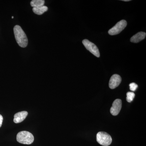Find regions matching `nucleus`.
Instances as JSON below:
<instances>
[{
  "instance_id": "1",
  "label": "nucleus",
  "mask_w": 146,
  "mask_h": 146,
  "mask_svg": "<svg viewBox=\"0 0 146 146\" xmlns=\"http://www.w3.org/2000/svg\"><path fill=\"white\" fill-rule=\"evenodd\" d=\"M13 32L16 42L22 48H25L28 44V40L26 34L20 26H15L13 28Z\"/></svg>"
},
{
  "instance_id": "2",
  "label": "nucleus",
  "mask_w": 146,
  "mask_h": 146,
  "mask_svg": "<svg viewBox=\"0 0 146 146\" xmlns=\"http://www.w3.org/2000/svg\"><path fill=\"white\" fill-rule=\"evenodd\" d=\"M16 140L20 143L30 145L34 141V136L31 133L27 131L19 132L16 136Z\"/></svg>"
},
{
  "instance_id": "3",
  "label": "nucleus",
  "mask_w": 146,
  "mask_h": 146,
  "mask_svg": "<svg viewBox=\"0 0 146 146\" xmlns=\"http://www.w3.org/2000/svg\"><path fill=\"white\" fill-rule=\"evenodd\" d=\"M96 140L99 144L103 146H109L112 142L111 136L104 131H100L97 133Z\"/></svg>"
},
{
  "instance_id": "4",
  "label": "nucleus",
  "mask_w": 146,
  "mask_h": 146,
  "mask_svg": "<svg viewBox=\"0 0 146 146\" xmlns=\"http://www.w3.org/2000/svg\"><path fill=\"white\" fill-rule=\"evenodd\" d=\"M127 25V23L126 21L125 20H121L108 31V33L111 35L119 34L125 28Z\"/></svg>"
},
{
  "instance_id": "5",
  "label": "nucleus",
  "mask_w": 146,
  "mask_h": 146,
  "mask_svg": "<svg viewBox=\"0 0 146 146\" xmlns=\"http://www.w3.org/2000/svg\"><path fill=\"white\" fill-rule=\"evenodd\" d=\"M84 46L85 48L97 57H100V53L99 50L95 44L88 40L84 39L82 41Z\"/></svg>"
},
{
  "instance_id": "6",
  "label": "nucleus",
  "mask_w": 146,
  "mask_h": 146,
  "mask_svg": "<svg viewBox=\"0 0 146 146\" xmlns=\"http://www.w3.org/2000/svg\"><path fill=\"white\" fill-rule=\"evenodd\" d=\"M122 101L117 99L115 100L112 104V106L110 109L111 114L113 116H117L120 112L122 108Z\"/></svg>"
},
{
  "instance_id": "7",
  "label": "nucleus",
  "mask_w": 146,
  "mask_h": 146,
  "mask_svg": "<svg viewBox=\"0 0 146 146\" xmlns=\"http://www.w3.org/2000/svg\"><path fill=\"white\" fill-rule=\"evenodd\" d=\"M121 78L119 75H113L110 79L109 83L110 88L111 89H114L119 85L121 82Z\"/></svg>"
},
{
  "instance_id": "8",
  "label": "nucleus",
  "mask_w": 146,
  "mask_h": 146,
  "mask_svg": "<svg viewBox=\"0 0 146 146\" xmlns=\"http://www.w3.org/2000/svg\"><path fill=\"white\" fill-rule=\"evenodd\" d=\"M28 113L27 111H22L16 113L14 116L13 121L16 123L22 122L27 117Z\"/></svg>"
},
{
  "instance_id": "9",
  "label": "nucleus",
  "mask_w": 146,
  "mask_h": 146,
  "mask_svg": "<svg viewBox=\"0 0 146 146\" xmlns=\"http://www.w3.org/2000/svg\"><path fill=\"white\" fill-rule=\"evenodd\" d=\"M146 35L145 33L144 32H138L131 38V42L135 43H138L143 40L145 38Z\"/></svg>"
},
{
  "instance_id": "10",
  "label": "nucleus",
  "mask_w": 146,
  "mask_h": 146,
  "mask_svg": "<svg viewBox=\"0 0 146 146\" xmlns=\"http://www.w3.org/2000/svg\"><path fill=\"white\" fill-rule=\"evenodd\" d=\"M48 10V7L46 6L38 7H33V11L35 14L38 15H41Z\"/></svg>"
},
{
  "instance_id": "11",
  "label": "nucleus",
  "mask_w": 146,
  "mask_h": 146,
  "mask_svg": "<svg viewBox=\"0 0 146 146\" xmlns=\"http://www.w3.org/2000/svg\"><path fill=\"white\" fill-rule=\"evenodd\" d=\"M45 3L44 0H33L31 2V5L33 7H38L43 6Z\"/></svg>"
},
{
  "instance_id": "12",
  "label": "nucleus",
  "mask_w": 146,
  "mask_h": 146,
  "mask_svg": "<svg viewBox=\"0 0 146 146\" xmlns=\"http://www.w3.org/2000/svg\"><path fill=\"white\" fill-rule=\"evenodd\" d=\"M135 94L132 92H128L127 93L126 100L128 102H131L135 97Z\"/></svg>"
},
{
  "instance_id": "13",
  "label": "nucleus",
  "mask_w": 146,
  "mask_h": 146,
  "mask_svg": "<svg viewBox=\"0 0 146 146\" xmlns=\"http://www.w3.org/2000/svg\"><path fill=\"white\" fill-rule=\"evenodd\" d=\"M129 88L131 91H136V89L138 88V86L136 83L133 82V83H130L129 85Z\"/></svg>"
},
{
  "instance_id": "14",
  "label": "nucleus",
  "mask_w": 146,
  "mask_h": 146,
  "mask_svg": "<svg viewBox=\"0 0 146 146\" xmlns=\"http://www.w3.org/2000/svg\"><path fill=\"white\" fill-rule=\"evenodd\" d=\"M3 121V117L2 116L0 115V127H1L2 125Z\"/></svg>"
},
{
  "instance_id": "15",
  "label": "nucleus",
  "mask_w": 146,
  "mask_h": 146,
  "mask_svg": "<svg viewBox=\"0 0 146 146\" xmlns=\"http://www.w3.org/2000/svg\"><path fill=\"white\" fill-rule=\"evenodd\" d=\"M129 1V0H124V1Z\"/></svg>"
},
{
  "instance_id": "16",
  "label": "nucleus",
  "mask_w": 146,
  "mask_h": 146,
  "mask_svg": "<svg viewBox=\"0 0 146 146\" xmlns=\"http://www.w3.org/2000/svg\"><path fill=\"white\" fill-rule=\"evenodd\" d=\"M12 19H13V16H12Z\"/></svg>"
}]
</instances>
